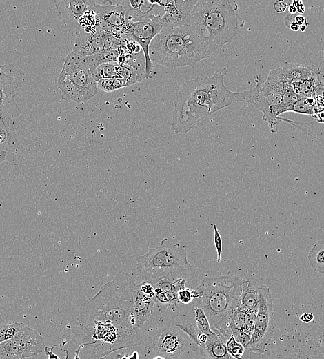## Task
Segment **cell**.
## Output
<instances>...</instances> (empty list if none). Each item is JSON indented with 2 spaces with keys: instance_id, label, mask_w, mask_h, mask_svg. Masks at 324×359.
<instances>
[{
  "instance_id": "cell-1",
  "label": "cell",
  "mask_w": 324,
  "mask_h": 359,
  "mask_svg": "<svg viewBox=\"0 0 324 359\" xmlns=\"http://www.w3.org/2000/svg\"><path fill=\"white\" fill-rule=\"evenodd\" d=\"M227 68H218L211 77L190 79L181 84L176 93L171 130L186 133L199 122L233 102L254 103L263 84L261 77L255 79L253 89L243 92L230 90L224 84Z\"/></svg>"
},
{
  "instance_id": "cell-2",
  "label": "cell",
  "mask_w": 324,
  "mask_h": 359,
  "mask_svg": "<svg viewBox=\"0 0 324 359\" xmlns=\"http://www.w3.org/2000/svg\"><path fill=\"white\" fill-rule=\"evenodd\" d=\"M136 285L132 275L119 271L96 295L81 304L76 322L78 324H89L96 320L110 322L119 330L134 331L133 308Z\"/></svg>"
},
{
  "instance_id": "cell-3",
  "label": "cell",
  "mask_w": 324,
  "mask_h": 359,
  "mask_svg": "<svg viewBox=\"0 0 324 359\" xmlns=\"http://www.w3.org/2000/svg\"><path fill=\"white\" fill-rule=\"evenodd\" d=\"M245 280L225 275H205L196 290L199 307L204 311L213 332L227 340L232 335L230 323L237 309Z\"/></svg>"
},
{
  "instance_id": "cell-4",
  "label": "cell",
  "mask_w": 324,
  "mask_h": 359,
  "mask_svg": "<svg viewBox=\"0 0 324 359\" xmlns=\"http://www.w3.org/2000/svg\"><path fill=\"white\" fill-rule=\"evenodd\" d=\"M245 24L227 0L198 1L191 27L211 54L236 39Z\"/></svg>"
},
{
  "instance_id": "cell-5",
  "label": "cell",
  "mask_w": 324,
  "mask_h": 359,
  "mask_svg": "<svg viewBox=\"0 0 324 359\" xmlns=\"http://www.w3.org/2000/svg\"><path fill=\"white\" fill-rule=\"evenodd\" d=\"M149 54L153 64L169 68L193 67L210 55L191 26L162 28L151 41Z\"/></svg>"
},
{
  "instance_id": "cell-6",
  "label": "cell",
  "mask_w": 324,
  "mask_h": 359,
  "mask_svg": "<svg viewBox=\"0 0 324 359\" xmlns=\"http://www.w3.org/2000/svg\"><path fill=\"white\" fill-rule=\"evenodd\" d=\"M134 271L140 282L145 281L152 284L163 279L188 280L194 275L185 247L179 243L172 244L167 238L162 240L159 246L150 248L144 255H139Z\"/></svg>"
},
{
  "instance_id": "cell-7",
  "label": "cell",
  "mask_w": 324,
  "mask_h": 359,
  "mask_svg": "<svg viewBox=\"0 0 324 359\" xmlns=\"http://www.w3.org/2000/svg\"><path fill=\"white\" fill-rule=\"evenodd\" d=\"M57 86L63 99L85 103L98 93L84 57L70 52L68 55L57 79Z\"/></svg>"
},
{
  "instance_id": "cell-8",
  "label": "cell",
  "mask_w": 324,
  "mask_h": 359,
  "mask_svg": "<svg viewBox=\"0 0 324 359\" xmlns=\"http://www.w3.org/2000/svg\"><path fill=\"white\" fill-rule=\"evenodd\" d=\"M292 83L285 77L282 67L270 70L253 103L263 113V119L267 122L272 133H276L279 123L278 113L285 92Z\"/></svg>"
},
{
  "instance_id": "cell-9",
  "label": "cell",
  "mask_w": 324,
  "mask_h": 359,
  "mask_svg": "<svg viewBox=\"0 0 324 359\" xmlns=\"http://www.w3.org/2000/svg\"><path fill=\"white\" fill-rule=\"evenodd\" d=\"M152 347L156 356L165 359H201V347L176 325L157 329L153 335Z\"/></svg>"
},
{
  "instance_id": "cell-10",
  "label": "cell",
  "mask_w": 324,
  "mask_h": 359,
  "mask_svg": "<svg viewBox=\"0 0 324 359\" xmlns=\"http://www.w3.org/2000/svg\"><path fill=\"white\" fill-rule=\"evenodd\" d=\"M259 308L251 338L245 350L253 353H264L272 339L275 320L272 294L269 287L263 284L259 291Z\"/></svg>"
},
{
  "instance_id": "cell-11",
  "label": "cell",
  "mask_w": 324,
  "mask_h": 359,
  "mask_svg": "<svg viewBox=\"0 0 324 359\" xmlns=\"http://www.w3.org/2000/svg\"><path fill=\"white\" fill-rule=\"evenodd\" d=\"M161 19V17L152 15L137 22L127 23L126 30L120 36L121 39L135 41L141 46L144 55V75L146 79L151 78L154 68L149 47L152 39L163 28Z\"/></svg>"
},
{
  "instance_id": "cell-12",
  "label": "cell",
  "mask_w": 324,
  "mask_h": 359,
  "mask_svg": "<svg viewBox=\"0 0 324 359\" xmlns=\"http://www.w3.org/2000/svg\"><path fill=\"white\" fill-rule=\"evenodd\" d=\"M24 73L12 65L0 66V115L17 117L19 110L14 98L19 95V86Z\"/></svg>"
},
{
  "instance_id": "cell-13",
  "label": "cell",
  "mask_w": 324,
  "mask_h": 359,
  "mask_svg": "<svg viewBox=\"0 0 324 359\" xmlns=\"http://www.w3.org/2000/svg\"><path fill=\"white\" fill-rule=\"evenodd\" d=\"M197 2L198 0L155 1L164 10V14L161 19L162 28L190 26L192 21V11Z\"/></svg>"
},
{
  "instance_id": "cell-14",
  "label": "cell",
  "mask_w": 324,
  "mask_h": 359,
  "mask_svg": "<svg viewBox=\"0 0 324 359\" xmlns=\"http://www.w3.org/2000/svg\"><path fill=\"white\" fill-rule=\"evenodd\" d=\"M96 1L56 0V13L63 22V26L72 35H78L81 28L79 20L83 14L93 8Z\"/></svg>"
},
{
  "instance_id": "cell-15",
  "label": "cell",
  "mask_w": 324,
  "mask_h": 359,
  "mask_svg": "<svg viewBox=\"0 0 324 359\" xmlns=\"http://www.w3.org/2000/svg\"><path fill=\"white\" fill-rule=\"evenodd\" d=\"M107 35L108 32L99 28L93 32H87L81 30L77 35L71 52L83 57L101 53L104 51Z\"/></svg>"
},
{
  "instance_id": "cell-16",
  "label": "cell",
  "mask_w": 324,
  "mask_h": 359,
  "mask_svg": "<svg viewBox=\"0 0 324 359\" xmlns=\"http://www.w3.org/2000/svg\"><path fill=\"white\" fill-rule=\"evenodd\" d=\"M11 340L19 348L24 358L35 356L43 352L45 348L44 338L25 324Z\"/></svg>"
},
{
  "instance_id": "cell-17",
  "label": "cell",
  "mask_w": 324,
  "mask_h": 359,
  "mask_svg": "<svg viewBox=\"0 0 324 359\" xmlns=\"http://www.w3.org/2000/svg\"><path fill=\"white\" fill-rule=\"evenodd\" d=\"M121 3L125 11L126 23L137 22L152 15L162 17L164 14L163 8L154 1L127 0Z\"/></svg>"
},
{
  "instance_id": "cell-18",
  "label": "cell",
  "mask_w": 324,
  "mask_h": 359,
  "mask_svg": "<svg viewBox=\"0 0 324 359\" xmlns=\"http://www.w3.org/2000/svg\"><path fill=\"white\" fill-rule=\"evenodd\" d=\"M186 278H180L174 280L163 279L153 285L156 302L163 304L178 303L177 292L185 287Z\"/></svg>"
},
{
  "instance_id": "cell-19",
  "label": "cell",
  "mask_w": 324,
  "mask_h": 359,
  "mask_svg": "<svg viewBox=\"0 0 324 359\" xmlns=\"http://www.w3.org/2000/svg\"><path fill=\"white\" fill-rule=\"evenodd\" d=\"M156 303L155 296L142 292L136 285L134 293L133 315L135 320L134 330L139 333L145 321L149 318Z\"/></svg>"
},
{
  "instance_id": "cell-20",
  "label": "cell",
  "mask_w": 324,
  "mask_h": 359,
  "mask_svg": "<svg viewBox=\"0 0 324 359\" xmlns=\"http://www.w3.org/2000/svg\"><path fill=\"white\" fill-rule=\"evenodd\" d=\"M103 3L98 4L96 2L93 6L97 20L105 21L114 28L126 23L125 11L121 1L116 5H112L111 1H105Z\"/></svg>"
},
{
  "instance_id": "cell-21",
  "label": "cell",
  "mask_w": 324,
  "mask_h": 359,
  "mask_svg": "<svg viewBox=\"0 0 324 359\" xmlns=\"http://www.w3.org/2000/svg\"><path fill=\"white\" fill-rule=\"evenodd\" d=\"M227 339L216 333L208 336L206 342L201 344V359H234L227 351Z\"/></svg>"
},
{
  "instance_id": "cell-22",
  "label": "cell",
  "mask_w": 324,
  "mask_h": 359,
  "mask_svg": "<svg viewBox=\"0 0 324 359\" xmlns=\"http://www.w3.org/2000/svg\"><path fill=\"white\" fill-rule=\"evenodd\" d=\"M262 285L263 284L254 276L245 280L239 307L243 309L259 308V291Z\"/></svg>"
},
{
  "instance_id": "cell-23",
  "label": "cell",
  "mask_w": 324,
  "mask_h": 359,
  "mask_svg": "<svg viewBox=\"0 0 324 359\" xmlns=\"http://www.w3.org/2000/svg\"><path fill=\"white\" fill-rule=\"evenodd\" d=\"M282 72L291 83L309 79L314 77L310 65L298 63L285 64L282 67Z\"/></svg>"
},
{
  "instance_id": "cell-24",
  "label": "cell",
  "mask_w": 324,
  "mask_h": 359,
  "mask_svg": "<svg viewBox=\"0 0 324 359\" xmlns=\"http://www.w3.org/2000/svg\"><path fill=\"white\" fill-rule=\"evenodd\" d=\"M120 47L103 51L102 52L96 55L85 57L84 60L88 66L90 72L94 71L96 68L101 64L113 62L118 63L120 57Z\"/></svg>"
},
{
  "instance_id": "cell-25",
  "label": "cell",
  "mask_w": 324,
  "mask_h": 359,
  "mask_svg": "<svg viewBox=\"0 0 324 359\" xmlns=\"http://www.w3.org/2000/svg\"><path fill=\"white\" fill-rule=\"evenodd\" d=\"M310 66L315 80L314 97L317 104L324 105V51L323 59L318 64Z\"/></svg>"
},
{
  "instance_id": "cell-26",
  "label": "cell",
  "mask_w": 324,
  "mask_h": 359,
  "mask_svg": "<svg viewBox=\"0 0 324 359\" xmlns=\"http://www.w3.org/2000/svg\"><path fill=\"white\" fill-rule=\"evenodd\" d=\"M117 74L119 78L125 81L127 86L141 82L145 78L144 72H140L139 68L130 63L125 64H118Z\"/></svg>"
},
{
  "instance_id": "cell-27",
  "label": "cell",
  "mask_w": 324,
  "mask_h": 359,
  "mask_svg": "<svg viewBox=\"0 0 324 359\" xmlns=\"http://www.w3.org/2000/svg\"><path fill=\"white\" fill-rule=\"evenodd\" d=\"M307 258L310 266L316 272L324 274V239L316 242L310 250Z\"/></svg>"
},
{
  "instance_id": "cell-28",
  "label": "cell",
  "mask_w": 324,
  "mask_h": 359,
  "mask_svg": "<svg viewBox=\"0 0 324 359\" xmlns=\"http://www.w3.org/2000/svg\"><path fill=\"white\" fill-rule=\"evenodd\" d=\"M17 140L13 118L0 115V146Z\"/></svg>"
},
{
  "instance_id": "cell-29",
  "label": "cell",
  "mask_w": 324,
  "mask_h": 359,
  "mask_svg": "<svg viewBox=\"0 0 324 359\" xmlns=\"http://www.w3.org/2000/svg\"><path fill=\"white\" fill-rule=\"evenodd\" d=\"M118 63H105L99 65L91 72L93 79L96 82L102 79H115L117 78V66Z\"/></svg>"
},
{
  "instance_id": "cell-30",
  "label": "cell",
  "mask_w": 324,
  "mask_h": 359,
  "mask_svg": "<svg viewBox=\"0 0 324 359\" xmlns=\"http://www.w3.org/2000/svg\"><path fill=\"white\" fill-rule=\"evenodd\" d=\"M292 87L301 98L314 97L315 80L314 77L309 79L292 83Z\"/></svg>"
},
{
  "instance_id": "cell-31",
  "label": "cell",
  "mask_w": 324,
  "mask_h": 359,
  "mask_svg": "<svg viewBox=\"0 0 324 359\" xmlns=\"http://www.w3.org/2000/svg\"><path fill=\"white\" fill-rule=\"evenodd\" d=\"M0 359H24L19 348L8 340L0 343Z\"/></svg>"
},
{
  "instance_id": "cell-32",
  "label": "cell",
  "mask_w": 324,
  "mask_h": 359,
  "mask_svg": "<svg viewBox=\"0 0 324 359\" xmlns=\"http://www.w3.org/2000/svg\"><path fill=\"white\" fill-rule=\"evenodd\" d=\"M194 311L199 333L207 336L214 334L215 333L211 329L210 322L203 309L197 306L194 308Z\"/></svg>"
},
{
  "instance_id": "cell-33",
  "label": "cell",
  "mask_w": 324,
  "mask_h": 359,
  "mask_svg": "<svg viewBox=\"0 0 324 359\" xmlns=\"http://www.w3.org/2000/svg\"><path fill=\"white\" fill-rule=\"evenodd\" d=\"M23 324V322L14 321L0 324V343L12 339Z\"/></svg>"
},
{
  "instance_id": "cell-34",
  "label": "cell",
  "mask_w": 324,
  "mask_h": 359,
  "mask_svg": "<svg viewBox=\"0 0 324 359\" xmlns=\"http://www.w3.org/2000/svg\"><path fill=\"white\" fill-rule=\"evenodd\" d=\"M226 347L230 355L234 359H243L245 347L237 342L232 335L226 342Z\"/></svg>"
},
{
  "instance_id": "cell-35",
  "label": "cell",
  "mask_w": 324,
  "mask_h": 359,
  "mask_svg": "<svg viewBox=\"0 0 324 359\" xmlns=\"http://www.w3.org/2000/svg\"><path fill=\"white\" fill-rule=\"evenodd\" d=\"M257 311L258 308L245 309L243 322L241 330L250 336L252 335L254 330Z\"/></svg>"
},
{
  "instance_id": "cell-36",
  "label": "cell",
  "mask_w": 324,
  "mask_h": 359,
  "mask_svg": "<svg viewBox=\"0 0 324 359\" xmlns=\"http://www.w3.org/2000/svg\"><path fill=\"white\" fill-rule=\"evenodd\" d=\"M199 293L196 289L184 287L177 292L178 302L182 304H189L194 299H198Z\"/></svg>"
},
{
  "instance_id": "cell-37",
  "label": "cell",
  "mask_w": 324,
  "mask_h": 359,
  "mask_svg": "<svg viewBox=\"0 0 324 359\" xmlns=\"http://www.w3.org/2000/svg\"><path fill=\"white\" fill-rule=\"evenodd\" d=\"M176 326L185 333L194 343L198 346L201 345L198 339L199 331L190 322L177 324Z\"/></svg>"
},
{
  "instance_id": "cell-38",
  "label": "cell",
  "mask_w": 324,
  "mask_h": 359,
  "mask_svg": "<svg viewBox=\"0 0 324 359\" xmlns=\"http://www.w3.org/2000/svg\"><path fill=\"white\" fill-rule=\"evenodd\" d=\"M214 229V243L217 253V262H220L222 253V238L216 224H211Z\"/></svg>"
},
{
  "instance_id": "cell-39",
  "label": "cell",
  "mask_w": 324,
  "mask_h": 359,
  "mask_svg": "<svg viewBox=\"0 0 324 359\" xmlns=\"http://www.w3.org/2000/svg\"><path fill=\"white\" fill-rule=\"evenodd\" d=\"M231 331L232 335L234 336L235 340L245 347L250 340L251 336L237 329H232Z\"/></svg>"
},
{
  "instance_id": "cell-40",
  "label": "cell",
  "mask_w": 324,
  "mask_h": 359,
  "mask_svg": "<svg viewBox=\"0 0 324 359\" xmlns=\"http://www.w3.org/2000/svg\"><path fill=\"white\" fill-rule=\"evenodd\" d=\"M114 79H102L97 82V88L105 92H112Z\"/></svg>"
},
{
  "instance_id": "cell-41",
  "label": "cell",
  "mask_w": 324,
  "mask_h": 359,
  "mask_svg": "<svg viewBox=\"0 0 324 359\" xmlns=\"http://www.w3.org/2000/svg\"><path fill=\"white\" fill-rule=\"evenodd\" d=\"M285 24L293 31L299 30V26L295 21V14H288L285 18Z\"/></svg>"
},
{
  "instance_id": "cell-42",
  "label": "cell",
  "mask_w": 324,
  "mask_h": 359,
  "mask_svg": "<svg viewBox=\"0 0 324 359\" xmlns=\"http://www.w3.org/2000/svg\"><path fill=\"white\" fill-rule=\"evenodd\" d=\"M54 347H56V345L45 347L44 349V353L45 356H47L48 359H60V358L53 352ZM65 352L66 353L65 359H68V351L65 350Z\"/></svg>"
},
{
  "instance_id": "cell-43",
  "label": "cell",
  "mask_w": 324,
  "mask_h": 359,
  "mask_svg": "<svg viewBox=\"0 0 324 359\" xmlns=\"http://www.w3.org/2000/svg\"><path fill=\"white\" fill-rule=\"evenodd\" d=\"M288 4L285 1H276L274 4V9L276 12L281 13L283 12Z\"/></svg>"
},
{
  "instance_id": "cell-44",
  "label": "cell",
  "mask_w": 324,
  "mask_h": 359,
  "mask_svg": "<svg viewBox=\"0 0 324 359\" xmlns=\"http://www.w3.org/2000/svg\"><path fill=\"white\" fill-rule=\"evenodd\" d=\"M123 87H127L126 82L121 78H115L113 81V90H116Z\"/></svg>"
},
{
  "instance_id": "cell-45",
  "label": "cell",
  "mask_w": 324,
  "mask_h": 359,
  "mask_svg": "<svg viewBox=\"0 0 324 359\" xmlns=\"http://www.w3.org/2000/svg\"><path fill=\"white\" fill-rule=\"evenodd\" d=\"M299 319L303 322L309 323L313 320L314 315L312 313H304L300 316Z\"/></svg>"
},
{
  "instance_id": "cell-46",
  "label": "cell",
  "mask_w": 324,
  "mask_h": 359,
  "mask_svg": "<svg viewBox=\"0 0 324 359\" xmlns=\"http://www.w3.org/2000/svg\"><path fill=\"white\" fill-rule=\"evenodd\" d=\"M295 21L299 26L301 25H308L305 18L301 14L295 15Z\"/></svg>"
},
{
  "instance_id": "cell-47",
  "label": "cell",
  "mask_w": 324,
  "mask_h": 359,
  "mask_svg": "<svg viewBox=\"0 0 324 359\" xmlns=\"http://www.w3.org/2000/svg\"><path fill=\"white\" fill-rule=\"evenodd\" d=\"M293 5L296 8L297 12L300 14L303 13L305 11L304 6L301 1H294L292 3Z\"/></svg>"
},
{
  "instance_id": "cell-48",
  "label": "cell",
  "mask_w": 324,
  "mask_h": 359,
  "mask_svg": "<svg viewBox=\"0 0 324 359\" xmlns=\"http://www.w3.org/2000/svg\"><path fill=\"white\" fill-rule=\"evenodd\" d=\"M208 336L204 333H199L198 335V339L200 344H203L206 342L207 340Z\"/></svg>"
},
{
  "instance_id": "cell-49",
  "label": "cell",
  "mask_w": 324,
  "mask_h": 359,
  "mask_svg": "<svg viewBox=\"0 0 324 359\" xmlns=\"http://www.w3.org/2000/svg\"><path fill=\"white\" fill-rule=\"evenodd\" d=\"M7 153L5 150L0 151V164L6 159Z\"/></svg>"
},
{
  "instance_id": "cell-50",
  "label": "cell",
  "mask_w": 324,
  "mask_h": 359,
  "mask_svg": "<svg viewBox=\"0 0 324 359\" xmlns=\"http://www.w3.org/2000/svg\"><path fill=\"white\" fill-rule=\"evenodd\" d=\"M81 349H82L81 346H79V347L75 350V351H74L75 356H74V359H81V358L79 357V354L81 353Z\"/></svg>"
},
{
  "instance_id": "cell-51",
  "label": "cell",
  "mask_w": 324,
  "mask_h": 359,
  "mask_svg": "<svg viewBox=\"0 0 324 359\" xmlns=\"http://www.w3.org/2000/svg\"><path fill=\"white\" fill-rule=\"evenodd\" d=\"M289 11H290V14H294L297 12V10L294 5L291 4L289 6Z\"/></svg>"
},
{
  "instance_id": "cell-52",
  "label": "cell",
  "mask_w": 324,
  "mask_h": 359,
  "mask_svg": "<svg viewBox=\"0 0 324 359\" xmlns=\"http://www.w3.org/2000/svg\"><path fill=\"white\" fill-rule=\"evenodd\" d=\"M128 359H139L137 351H134L130 356H128Z\"/></svg>"
},
{
  "instance_id": "cell-53",
  "label": "cell",
  "mask_w": 324,
  "mask_h": 359,
  "mask_svg": "<svg viewBox=\"0 0 324 359\" xmlns=\"http://www.w3.org/2000/svg\"><path fill=\"white\" fill-rule=\"evenodd\" d=\"M307 28V26L306 25H301L299 26V30H301V32H304Z\"/></svg>"
},
{
  "instance_id": "cell-54",
  "label": "cell",
  "mask_w": 324,
  "mask_h": 359,
  "mask_svg": "<svg viewBox=\"0 0 324 359\" xmlns=\"http://www.w3.org/2000/svg\"><path fill=\"white\" fill-rule=\"evenodd\" d=\"M152 359H165V358L161 356H156Z\"/></svg>"
},
{
  "instance_id": "cell-55",
  "label": "cell",
  "mask_w": 324,
  "mask_h": 359,
  "mask_svg": "<svg viewBox=\"0 0 324 359\" xmlns=\"http://www.w3.org/2000/svg\"><path fill=\"white\" fill-rule=\"evenodd\" d=\"M119 359H128V356H121L119 358Z\"/></svg>"
},
{
  "instance_id": "cell-56",
  "label": "cell",
  "mask_w": 324,
  "mask_h": 359,
  "mask_svg": "<svg viewBox=\"0 0 324 359\" xmlns=\"http://www.w3.org/2000/svg\"></svg>"
}]
</instances>
